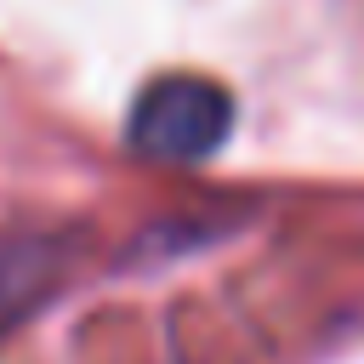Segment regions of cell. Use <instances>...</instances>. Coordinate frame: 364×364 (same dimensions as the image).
Here are the masks:
<instances>
[{
  "mask_svg": "<svg viewBox=\"0 0 364 364\" xmlns=\"http://www.w3.org/2000/svg\"><path fill=\"white\" fill-rule=\"evenodd\" d=\"M68 245L63 239H11L0 245V330L23 324L63 279Z\"/></svg>",
  "mask_w": 364,
  "mask_h": 364,
  "instance_id": "7a4b0ae2",
  "label": "cell"
},
{
  "mask_svg": "<svg viewBox=\"0 0 364 364\" xmlns=\"http://www.w3.org/2000/svg\"><path fill=\"white\" fill-rule=\"evenodd\" d=\"M233 131V97L205 74H165L148 91H136L125 142L142 159L159 165H193L210 159Z\"/></svg>",
  "mask_w": 364,
  "mask_h": 364,
  "instance_id": "6da1fadb",
  "label": "cell"
}]
</instances>
